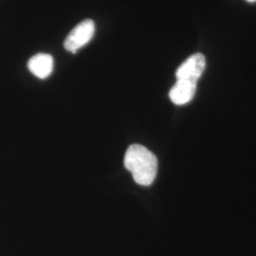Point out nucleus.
I'll list each match as a JSON object with an SVG mask.
<instances>
[{
	"mask_svg": "<svg viewBox=\"0 0 256 256\" xmlns=\"http://www.w3.org/2000/svg\"><path fill=\"white\" fill-rule=\"evenodd\" d=\"M124 166L138 185L149 186L154 182L158 173V160L146 147L140 144L128 147Z\"/></svg>",
	"mask_w": 256,
	"mask_h": 256,
	"instance_id": "1",
	"label": "nucleus"
},
{
	"mask_svg": "<svg viewBox=\"0 0 256 256\" xmlns=\"http://www.w3.org/2000/svg\"><path fill=\"white\" fill-rule=\"evenodd\" d=\"M94 32L95 24L92 19L84 20L70 32L64 40V48L70 52H76L92 40Z\"/></svg>",
	"mask_w": 256,
	"mask_h": 256,
	"instance_id": "2",
	"label": "nucleus"
},
{
	"mask_svg": "<svg viewBox=\"0 0 256 256\" xmlns=\"http://www.w3.org/2000/svg\"><path fill=\"white\" fill-rule=\"evenodd\" d=\"M206 68V58L202 54H192L178 66L176 80H192L198 82Z\"/></svg>",
	"mask_w": 256,
	"mask_h": 256,
	"instance_id": "3",
	"label": "nucleus"
},
{
	"mask_svg": "<svg viewBox=\"0 0 256 256\" xmlns=\"http://www.w3.org/2000/svg\"><path fill=\"white\" fill-rule=\"evenodd\" d=\"M198 82L192 80H176L169 92L171 101L176 106H182L192 100L196 94Z\"/></svg>",
	"mask_w": 256,
	"mask_h": 256,
	"instance_id": "4",
	"label": "nucleus"
},
{
	"mask_svg": "<svg viewBox=\"0 0 256 256\" xmlns=\"http://www.w3.org/2000/svg\"><path fill=\"white\" fill-rule=\"evenodd\" d=\"M28 68L37 78L46 79L52 72L54 58L46 54H38L28 60Z\"/></svg>",
	"mask_w": 256,
	"mask_h": 256,
	"instance_id": "5",
	"label": "nucleus"
},
{
	"mask_svg": "<svg viewBox=\"0 0 256 256\" xmlns=\"http://www.w3.org/2000/svg\"><path fill=\"white\" fill-rule=\"evenodd\" d=\"M248 2H250V3H254V2H256V0H246Z\"/></svg>",
	"mask_w": 256,
	"mask_h": 256,
	"instance_id": "6",
	"label": "nucleus"
}]
</instances>
